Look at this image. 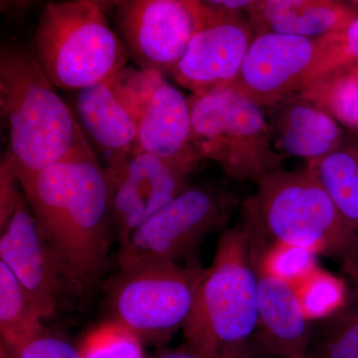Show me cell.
Wrapping results in <instances>:
<instances>
[{
    "mask_svg": "<svg viewBox=\"0 0 358 358\" xmlns=\"http://www.w3.org/2000/svg\"><path fill=\"white\" fill-rule=\"evenodd\" d=\"M21 190L66 291L85 296L102 277L114 234L105 167L96 157L65 160Z\"/></svg>",
    "mask_w": 358,
    "mask_h": 358,
    "instance_id": "6da1fadb",
    "label": "cell"
},
{
    "mask_svg": "<svg viewBox=\"0 0 358 358\" xmlns=\"http://www.w3.org/2000/svg\"><path fill=\"white\" fill-rule=\"evenodd\" d=\"M0 113L8 131L4 155L21 189L46 167L96 157L76 115L44 74L31 46L1 45Z\"/></svg>",
    "mask_w": 358,
    "mask_h": 358,
    "instance_id": "7a4b0ae2",
    "label": "cell"
},
{
    "mask_svg": "<svg viewBox=\"0 0 358 358\" xmlns=\"http://www.w3.org/2000/svg\"><path fill=\"white\" fill-rule=\"evenodd\" d=\"M251 227L225 231L183 324L185 348L206 355L246 345L258 327V285L251 260Z\"/></svg>",
    "mask_w": 358,
    "mask_h": 358,
    "instance_id": "3957f363",
    "label": "cell"
},
{
    "mask_svg": "<svg viewBox=\"0 0 358 358\" xmlns=\"http://www.w3.org/2000/svg\"><path fill=\"white\" fill-rule=\"evenodd\" d=\"M31 48L54 87L67 91L105 81L131 59L102 3L92 0L47 3Z\"/></svg>",
    "mask_w": 358,
    "mask_h": 358,
    "instance_id": "277c9868",
    "label": "cell"
},
{
    "mask_svg": "<svg viewBox=\"0 0 358 358\" xmlns=\"http://www.w3.org/2000/svg\"><path fill=\"white\" fill-rule=\"evenodd\" d=\"M252 197L264 231L273 241L296 245L343 265L358 256L350 228L310 166L275 169L257 181Z\"/></svg>",
    "mask_w": 358,
    "mask_h": 358,
    "instance_id": "5b68a950",
    "label": "cell"
},
{
    "mask_svg": "<svg viewBox=\"0 0 358 358\" xmlns=\"http://www.w3.org/2000/svg\"><path fill=\"white\" fill-rule=\"evenodd\" d=\"M193 148L216 162L228 178L258 181L279 169L285 157L275 150L265 110L230 87L188 96Z\"/></svg>",
    "mask_w": 358,
    "mask_h": 358,
    "instance_id": "8992f818",
    "label": "cell"
},
{
    "mask_svg": "<svg viewBox=\"0 0 358 358\" xmlns=\"http://www.w3.org/2000/svg\"><path fill=\"white\" fill-rule=\"evenodd\" d=\"M206 272L164 262L120 268L107 289L110 320L140 338H169L185 324Z\"/></svg>",
    "mask_w": 358,
    "mask_h": 358,
    "instance_id": "52a82bcc",
    "label": "cell"
},
{
    "mask_svg": "<svg viewBox=\"0 0 358 358\" xmlns=\"http://www.w3.org/2000/svg\"><path fill=\"white\" fill-rule=\"evenodd\" d=\"M233 204L229 194L189 186L122 245L117 255L120 268L143 263H176L227 222Z\"/></svg>",
    "mask_w": 358,
    "mask_h": 358,
    "instance_id": "ba28073f",
    "label": "cell"
},
{
    "mask_svg": "<svg viewBox=\"0 0 358 358\" xmlns=\"http://www.w3.org/2000/svg\"><path fill=\"white\" fill-rule=\"evenodd\" d=\"M256 34L248 14L199 1V29L171 77L192 95L228 88L239 76Z\"/></svg>",
    "mask_w": 358,
    "mask_h": 358,
    "instance_id": "9c48e42d",
    "label": "cell"
},
{
    "mask_svg": "<svg viewBox=\"0 0 358 358\" xmlns=\"http://www.w3.org/2000/svg\"><path fill=\"white\" fill-rule=\"evenodd\" d=\"M201 162L136 150L105 167L110 221L121 246L145 221L189 187L188 176Z\"/></svg>",
    "mask_w": 358,
    "mask_h": 358,
    "instance_id": "30bf717a",
    "label": "cell"
},
{
    "mask_svg": "<svg viewBox=\"0 0 358 358\" xmlns=\"http://www.w3.org/2000/svg\"><path fill=\"white\" fill-rule=\"evenodd\" d=\"M117 34L141 70L171 76L199 29V1L124 0L115 2Z\"/></svg>",
    "mask_w": 358,
    "mask_h": 358,
    "instance_id": "8fae6325",
    "label": "cell"
},
{
    "mask_svg": "<svg viewBox=\"0 0 358 358\" xmlns=\"http://www.w3.org/2000/svg\"><path fill=\"white\" fill-rule=\"evenodd\" d=\"M326 38L256 35L230 88L264 110L296 95L324 70Z\"/></svg>",
    "mask_w": 358,
    "mask_h": 358,
    "instance_id": "7c38bea8",
    "label": "cell"
},
{
    "mask_svg": "<svg viewBox=\"0 0 358 358\" xmlns=\"http://www.w3.org/2000/svg\"><path fill=\"white\" fill-rule=\"evenodd\" d=\"M0 259L31 296L42 317H51L67 291L23 192L1 229Z\"/></svg>",
    "mask_w": 358,
    "mask_h": 358,
    "instance_id": "4fadbf2b",
    "label": "cell"
},
{
    "mask_svg": "<svg viewBox=\"0 0 358 358\" xmlns=\"http://www.w3.org/2000/svg\"><path fill=\"white\" fill-rule=\"evenodd\" d=\"M251 260L258 285L259 345L279 358H307L313 341L310 322L294 287L261 267L252 244Z\"/></svg>",
    "mask_w": 358,
    "mask_h": 358,
    "instance_id": "5bb4252c",
    "label": "cell"
},
{
    "mask_svg": "<svg viewBox=\"0 0 358 358\" xmlns=\"http://www.w3.org/2000/svg\"><path fill=\"white\" fill-rule=\"evenodd\" d=\"M275 150L282 157L317 162L341 147L345 129L326 110L293 95L265 110Z\"/></svg>",
    "mask_w": 358,
    "mask_h": 358,
    "instance_id": "9a60e30c",
    "label": "cell"
},
{
    "mask_svg": "<svg viewBox=\"0 0 358 358\" xmlns=\"http://www.w3.org/2000/svg\"><path fill=\"white\" fill-rule=\"evenodd\" d=\"M75 110L82 129L106 155L103 167L136 152L138 124L115 74L76 91Z\"/></svg>",
    "mask_w": 358,
    "mask_h": 358,
    "instance_id": "2e32d148",
    "label": "cell"
},
{
    "mask_svg": "<svg viewBox=\"0 0 358 358\" xmlns=\"http://www.w3.org/2000/svg\"><path fill=\"white\" fill-rule=\"evenodd\" d=\"M247 14L256 35L315 39L345 29L357 20L358 8L334 0H253Z\"/></svg>",
    "mask_w": 358,
    "mask_h": 358,
    "instance_id": "e0dca14e",
    "label": "cell"
},
{
    "mask_svg": "<svg viewBox=\"0 0 358 358\" xmlns=\"http://www.w3.org/2000/svg\"><path fill=\"white\" fill-rule=\"evenodd\" d=\"M188 98L162 77L138 122L136 150L169 159L203 162L192 143Z\"/></svg>",
    "mask_w": 358,
    "mask_h": 358,
    "instance_id": "ac0fdd59",
    "label": "cell"
},
{
    "mask_svg": "<svg viewBox=\"0 0 358 358\" xmlns=\"http://www.w3.org/2000/svg\"><path fill=\"white\" fill-rule=\"evenodd\" d=\"M307 166L315 171L336 208L358 234V134H346L341 147Z\"/></svg>",
    "mask_w": 358,
    "mask_h": 358,
    "instance_id": "d6986e66",
    "label": "cell"
},
{
    "mask_svg": "<svg viewBox=\"0 0 358 358\" xmlns=\"http://www.w3.org/2000/svg\"><path fill=\"white\" fill-rule=\"evenodd\" d=\"M296 95L326 110L350 134H358V63H343L320 73Z\"/></svg>",
    "mask_w": 358,
    "mask_h": 358,
    "instance_id": "ffe728a7",
    "label": "cell"
},
{
    "mask_svg": "<svg viewBox=\"0 0 358 358\" xmlns=\"http://www.w3.org/2000/svg\"><path fill=\"white\" fill-rule=\"evenodd\" d=\"M43 320L29 293L6 264L0 262L1 345L13 350L44 333Z\"/></svg>",
    "mask_w": 358,
    "mask_h": 358,
    "instance_id": "44dd1931",
    "label": "cell"
},
{
    "mask_svg": "<svg viewBox=\"0 0 358 358\" xmlns=\"http://www.w3.org/2000/svg\"><path fill=\"white\" fill-rule=\"evenodd\" d=\"M310 343L307 358H358V293L331 319Z\"/></svg>",
    "mask_w": 358,
    "mask_h": 358,
    "instance_id": "7402d4cb",
    "label": "cell"
},
{
    "mask_svg": "<svg viewBox=\"0 0 358 358\" xmlns=\"http://www.w3.org/2000/svg\"><path fill=\"white\" fill-rule=\"evenodd\" d=\"M294 289L310 322L331 319L345 308L350 296L341 278L320 267Z\"/></svg>",
    "mask_w": 358,
    "mask_h": 358,
    "instance_id": "603a6c76",
    "label": "cell"
},
{
    "mask_svg": "<svg viewBox=\"0 0 358 358\" xmlns=\"http://www.w3.org/2000/svg\"><path fill=\"white\" fill-rule=\"evenodd\" d=\"M79 352L82 358H143L140 336L112 320L92 329Z\"/></svg>",
    "mask_w": 358,
    "mask_h": 358,
    "instance_id": "cb8c5ba5",
    "label": "cell"
},
{
    "mask_svg": "<svg viewBox=\"0 0 358 358\" xmlns=\"http://www.w3.org/2000/svg\"><path fill=\"white\" fill-rule=\"evenodd\" d=\"M6 350L13 358H82L79 350L48 331Z\"/></svg>",
    "mask_w": 358,
    "mask_h": 358,
    "instance_id": "d4e9b609",
    "label": "cell"
},
{
    "mask_svg": "<svg viewBox=\"0 0 358 358\" xmlns=\"http://www.w3.org/2000/svg\"><path fill=\"white\" fill-rule=\"evenodd\" d=\"M326 69L343 63H358V18L341 31L327 35Z\"/></svg>",
    "mask_w": 358,
    "mask_h": 358,
    "instance_id": "484cf974",
    "label": "cell"
},
{
    "mask_svg": "<svg viewBox=\"0 0 358 358\" xmlns=\"http://www.w3.org/2000/svg\"><path fill=\"white\" fill-rule=\"evenodd\" d=\"M21 190L13 164L6 155L0 164V227H4L15 210Z\"/></svg>",
    "mask_w": 358,
    "mask_h": 358,
    "instance_id": "4316f807",
    "label": "cell"
},
{
    "mask_svg": "<svg viewBox=\"0 0 358 358\" xmlns=\"http://www.w3.org/2000/svg\"><path fill=\"white\" fill-rule=\"evenodd\" d=\"M258 348H261V346H258ZM258 348L252 343V341H250L246 345L224 350L217 355H206L193 352L185 346L180 350L160 353L155 358H258Z\"/></svg>",
    "mask_w": 358,
    "mask_h": 358,
    "instance_id": "83f0119b",
    "label": "cell"
},
{
    "mask_svg": "<svg viewBox=\"0 0 358 358\" xmlns=\"http://www.w3.org/2000/svg\"><path fill=\"white\" fill-rule=\"evenodd\" d=\"M343 270H345L346 274L350 275V279L355 282V291L358 293V256L357 258L353 259L352 262L343 265Z\"/></svg>",
    "mask_w": 358,
    "mask_h": 358,
    "instance_id": "f1b7e54d",
    "label": "cell"
},
{
    "mask_svg": "<svg viewBox=\"0 0 358 358\" xmlns=\"http://www.w3.org/2000/svg\"><path fill=\"white\" fill-rule=\"evenodd\" d=\"M0 358H13L3 345H0Z\"/></svg>",
    "mask_w": 358,
    "mask_h": 358,
    "instance_id": "f546056e",
    "label": "cell"
}]
</instances>
